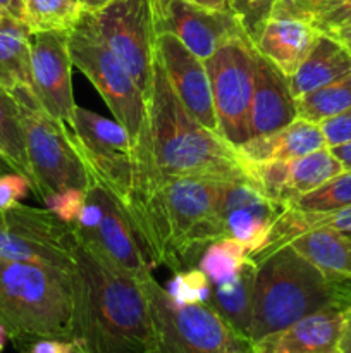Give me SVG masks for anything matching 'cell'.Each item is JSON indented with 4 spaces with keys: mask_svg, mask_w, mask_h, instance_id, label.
Returning <instances> with one entry per match:
<instances>
[{
    "mask_svg": "<svg viewBox=\"0 0 351 353\" xmlns=\"http://www.w3.org/2000/svg\"><path fill=\"white\" fill-rule=\"evenodd\" d=\"M0 324L10 340H72L71 272L31 262L0 261Z\"/></svg>",
    "mask_w": 351,
    "mask_h": 353,
    "instance_id": "4",
    "label": "cell"
},
{
    "mask_svg": "<svg viewBox=\"0 0 351 353\" xmlns=\"http://www.w3.org/2000/svg\"><path fill=\"white\" fill-rule=\"evenodd\" d=\"M140 283L151 323L147 353H255L253 341L234 330L210 303L178 305L153 274Z\"/></svg>",
    "mask_w": 351,
    "mask_h": 353,
    "instance_id": "6",
    "label": "cell"
},
{
    "mask_svg": "<svg viewBox=\"0 0 351 353\" xmlns=\"http://www.w3.org/2000/svg\"><path fill=\"white\" fill-rule=\"evenodd\" d=\"M210 286L209 278L198 268H189L174 272L164 288L178 305H189L209 302Z\"/></svg>",
    "mask_w": 351,
    "mask_h": 353,
    "instance_id": "32",
    "label": "cell"
},
{
    "mask_svg": "<svg viewBox=\"0 0 351 353\" xmlns=\"http://www.w3.org/2000/svg\"><path fill=\"white\" fill-rule=\"evenodd\" d=\"M339 0H275L270 19H298L315 26L317 21Z\"/></svg>",
    "mask_w": 351,
    "mask_h": 353,
    "instance_id": "33",
    "label": "cell"
},
{
    "mask_svg": "<svg viewBox=\"0 0 351 353\" xmlns=\"http://www.w3.org/2000/svg\"><path fill=\"white\" fill-rule=\"evenodd\" d=\"M198 6L210 7V9H219V10H233V0H189Z\"/></svg>",
    "mask_w": 351,
    "mask_h": 353,
    "instance_id": "44",
    "label": "cell"
},
{
    "mask_svg": "<svg viewBox=\"0 0 351 353\" xmlns=\"http://www.w3.org/2000/svg\"><path fill=\"white\" fill-rule=\"evenodd\" d=\"M9 171H14V168L6 161V159L2 157V155H0V174H3V172H9Z\"/></svg>",
    "mask_w": 351,
    "mask_h": 353,
    "instance_id": "47",
    "label": "cell"
},
{
    "mask_svg": "<svg viewBox=\"0 0 351 353\" xmlns=\"http://www.w3.org/2000/svg\"><path fill=\"white\" fill-rule=\"evenodd\" d=\"M251 341L291 326L296 321L337 303L336 278H329L291 245L257 262Z\"/></svg>",
    "mask_w": 351,
    "mask_h": 353,
    "instance_id": "5",
    "label": "cell"
},
{
    "mask_svg": "<svg viewBox=\"0 0 351 353\" xmlns=\"http://www.w3.org/2000/svg\"><path fill=\"white\" fill-rule=\"evenodd\" d=\"M248 162L292 161L327 147V140L319 123L296 117L291 124L274 133L255 137L236 147Z\"/></svg>",
    "mask_w": 351,
    "mask_h": 353,
    "instance_id": "21",
    "label": "cell"
},
{
    "mask_svg": "<svg viewBox=\"0 0 351 353\" xmlns=\"http://www.w3.org/2000/svg\"><path fill=\"white\" fill-rule=\"evenodd\" d=\"M0 155L14 168L31 179L30 162L26 154L23 119L16 99L0 85Z\"/></svg>",
    "mask_w": 351,
    "mask_h": 353,
    "instance_id": "27",
    "label": "cell"
},
{
    "mask_svg": "<svg viewBox=\"0 0 351 353\" xmlns=\"http://www.w3.org/2000/svg\"><path fill=\"white\" fill-rule=\"evenodd\" d=\"M155 33H171L198 59H209L231 38L246 34L233 10L198 6L189 0H153Z\"/></svg>",
    "mask_w": 351,
    "mask_h": 353,
    "instance_id": "13",
    "label": "cell"
},
{
    "mask_svg": "<svg viewBox=\"0 0 351 353\" xmlns=\"http://www.w3.org/2000/svg\"><path fill=\"white\" fill-rule=\"evenodd\" d=\"M71 281L72 340L81 353L148 352L150 312L138 279L78 238Z\"/></svg>",
    "mask_w": 351,
    "mask_h": 353,
    "instance_id": "2",
    "label": "cell"
},
{
    "mask_svg": "<svg viewBox=\"0 0 351 353\" xmlns=\"http://www.w3.org/2000/svg\"><path fill=\"white\" fill-rule=\"evenodd\" d=\"M320 128H322L329 148L351 141V107L330 119L322 121Z\"/></svg>",
    "mask_w": 351,
    "mask_h": 353,
    "instance_id": "37",
    "label": "cell"
},
{
    "mask_svg": "<svg viewBox=\"0 0 351 353\" xmlns=\"http://www.w3.org/2000/svg\"><path fill=\"white\" fill-rule=\"evenodd\" d=\"M23 353H81V348L74 340L41 338V340L28 343L23 348Z\"/></svg>",
    "mask_w": 351,
    "mask_h": 353,
    "instance_id": "39",
    "label": "cell"
},
{
    "mask_svg": "<svg viewBox=\"0 0 351 353\" xmlns=\"http://www.w3.org/2000/svg\"><path fill=\"white\" fill-rule=\"evenodd\" d=\"M339 353H351V309L344 310V326L341 333Z\"/></svg>",
    "mask_w": 351,
    "mask_h": 353,
    "instance_id": "40",
    "label": "cell"
},
{
    "mask_svg": "<svg viewBox=\"0 0 351 353\" xmlns=\"http://www.w3.org/2000/svg\"><path fill=\"white\" fill-rule=\"evenodd\" d=\"M320 33H334V31L351 28V0H339L330 7L315 24Z\"/></svg>",
    "mask_w": 351,
    "mask_h": 353,
    "instance_id": "38",
    "label": "cell"
},
{
    "mask_svg": "<svg viewBox=\"0 0 351 353\" xmlns=\"http://www.w3.org/2000/svg\"><path fill=\"white\" fill-rule=\"evenodd\" d=\"M76 231L48 209L19 203L0 210V261L31 262L71 272Z\"/></svg>",
    "mask_w": 351,
    "mask_h": 353,
    "instance_id": "11",
    "label": "cell"
},
{
    "mask_svg": "<svg viewBox=\"0 0 351 353\" xmlns=\"http://www.w3.org/2000/svg\"><path fill=\"white\" fill-rule=\"evenodd\" d=\"M0 14H9L16 19H24L23 2L21 0H0Z\"/></svg>",
    "mask_w": 351,
    "mask_h": 353,
    "instance_id": "41",
    "label": "cell"
},
{
    "mask_svg": "<svg viewBox=\"0 0 351 353\" xmlns=\"http://www.w3.org/2000/svg\"><path fill=\"white\" fill-rule=\"evenodd\" d=\"M330 37H334L336 40H339L341 43L344 45L348 52L351 55V28H346V30H339V31H334V33H329Z\"/></svg>",
    "mask_w": 351,
    "mask_h": 353,
    "instance_id": "45",
    "label": "cell"
},
{
    "mask_svg": "<svg viewBox=\"0 0 351 353\" xmlns=\"http://www.w3.org/2000/svg\"><path fill=\"white\" fill-rule=\"evenodd\" d=\"M31 76L38 102L54 119L71 126L76 102L72 93V59L67 31L31 33Z\"/></svg>",
    "mask_w": 351,
    "mask_h": 353,
    "instance_id": "14",
    "label": "cell"
},
{
    "mask_svg": "<svg viewBox=\"0 0 351 353\" xmlns=\"http://www.w3.org/2000/svg\"><path fill=\"white\" fill-rule=\"evenodd\" d=\"M88 192H92L102 205V219L89 231H78L72 226L79 240L98 250L103 257L138 281L148 278L153 269L145 257L140 238L123 203L95 178H92Z\"/></svg>",
    "mask_w": 351,
    "mask_h": 353,
    "instance_id": "16",
    "label": "cell"
},
{
    "mask_svg": "<svg viewBox=\"0 0 351 353\" xmlns=\"http://www.w3.org/2000/svg\"><path fill=\"white\" fill-rule=\"evenodd\" d=\"M148 105V150L162 176L248 179L236 147L200 124L178 99L155 52Z\"/></svg>",
    "mask_w": 351,
    "mask_h": 353,
    "instance_id": "3",
    "label": "cell"
},
{
    "mask_svg": "<svg viewBox=\"0 0 351 353\" xmlns=\"http://www.w3.org/2000/svg\"><path fill=\"white\" fill-rule=\"evenodd\" d=\"M248 257L250 254L241 241L224 236L203 250L196 268L209 278L210 285H217L233 278Z\"/></svg>",
    "mask_w": 351,
    "mask_h": 353,
    "instance_id": "30",
    "label": "cell"
},
{
    "mask_svg": "<svg viewBox=\"0 0 351 353\" xmlns=\"http://www.w3.org/2000/svg\"><path fill=\"white\" fill-rule=\"evenodd\" d=\"M275 0H233V12L243 24L244 31L253 43H257L262 30L270 19V10Z\"/></svg>",
    "mask_w": 351,
    "mask_h": 353,
    "instance_id": "34",
    "label": "cell"
},
{
    "mask_svg": "<svg viewBox=\"0 0 351 353\" xmlns=\"http://www.w3.org/2000/svg\"><path fill=\"white\" fill-rule=\"evenodd\" d=\"M351 205V169H344L319 188L299 196L291 209L303 212H329Z\"/></svg>",
    "mask_w": 351,
    "mask_h": 353,
    "instance_id": "31",
    "label": "cell"
},
{
    "mask_svg": "<svg viewBox=\"0 0 351 353\" xmlns=\"http://www.w3.org/2000/svg\"><path fill=\"white\" fill-rule=\"evenodd\" d=\"M257 269V262L248 257L246 262L237 269L233 278L210 286V299L206 302L234 330H237L248 338L251 336V323H253Z\"/></svg>",
    "mask_w": 351,
    "mask_h": 353,
    "instance_id": "24",
    "label": "cell"
},
{
    "mask_svg": "<svg viewBox=\"0 0 351 353\" xmlns=\"http://www.w3.org/2000/svg\"><path fill=\"white\" fill-rule=\"evenodd\" d=\"M69 131L89 176L124 205L133 190L138 165L134 143L126 128L116 119L76 107Z\"/></svg>",
    "mask_w": 351,
    "mask_h": 353,
    "instance_id": "10",
    "label": "cell"
},
{
    "mask_svg": "<svg viewBox=\"0 0 351 353\" xmlns=\"http://www.w3.org/2000/svg\"><path fill=\"white\" fill-rule=\"evenodd\" d=\"M296 117V100L289 88V78L258 54L250 110V138L282 130Z\"/></svg>",
    "mask_w": 351,
    "mask_h": 353,
    "instance_id": "20",
    "label": "cell"
},
{
    "mask_svg": "<svg viewBox=\"0 0 351 353\" xmlns=\"http://www.w3.org/2000/svg\"><path fill=\"white\" fill-rule=\"evenodd\" d=\"M343 326L344 309L326 307L255 341V353H339Z\"/></svg>",
    "mask_w": 351,
    "mask_h": 353,
    "instance_id": "19",
    "label": "cell"
},
{
    "mask_svg": "<svg viewBox=\"0 0 351 353\" xmlns=\"http://www.w3.org/2000/svg\"><path fill=\"white\" fill-rule=\"evenodd\" d=\"M23 23L31 33L38 31H69L81 17L78 0H21Z\"/></svg>",
    "mask_w": 351,
    "mask_h": 353,
    "instance_id": "29",
    "label": "cell"
},
{
    "mask_svg": "<svg viewBox=\"0 0 351 353\" xmlns=\"http://www.w3.org/2000/svg\"><path fill=\"white\" fill-rule=\"evenodd\" d=\"M292 248L329 278L351 279V236L320 228L291 241Z\"/></svg>",
    "mask_w": 351,
    "mask_h": 353,
    "instance_id": "26",
    "label": "cell"
},
{
    "mask_svg": "<svg viewBox=\"0 0 351 353\" xmlns=\"http://www.w3.org/2000/svg\"><path fill=\"white\" fill-rule=\"evenodd\" d=\"M351 72V55L339 40L320 33L308 57L289 76V88L295 100L305 93L319 90Z\"/></svg>",
    "mask_w": 351,
    "mask_h": 353,
    "instance_id": "23",
    "label": "cell"
},
{
    "mask_svg": "<svg viewBox=\"0 0 351 353\" xmlns=\"http://www.w3.org/2000/svg\"><path fill=\"white\" fill-rule=\"evenodd\" d=\"M319 37L320 31L305 21L268 19L255 47L289 78L308 57Z\"/></svg>",
    "mask_w": 351,
    "mask_h": 353,
    "instance_id": "22",
    "label": "cell"
},
{
    "mask_svg": "<svg viewBox=\"0 0 351 353\" xmlns=\"http://www.w3.org/2000/svg\"><path fill=\"white\" fill-rule=\"evenodd\" d=\"M112 2H116V0H78L83 12H98V10L110 6Z\"/></svg>",
    "mask_w": 351,
    "mask_h": 353,
    "instance_id": "43",
    "label": "cell"
},
{
    "mask_svg": "<svg viewBox=\"0 0 351 353\" xmlns=\"http://www.w3.org/2000/svg\"><path fill=\"white\" fill-rule=\"evenodd\" d=\"M257 61L258 50L248 34L231 38L203 61L212 88L219 134L233 147L250 140Z\"/></svg>",
    "mask_w": 351,
    "mask_h": 353,
    "instance_id": "9",
    "label": "cell"
},
{
    "mask_svg": "<svg viewBox=\"0 0 351 353\" xmlns=\"http://www.w3.org/2000/svg\"><path fill=\"white\" fill-rule=\"evenodd\" d=\"M10 93L21 110L33 190L41 199L67 188L88 192L92 178L72 143L67 124L45 112L33 90Z\"/></svg>",
    "mask_w": 351,
    "mask_h": 353,
    "instance_id": "7",
    "label": "cell"
},
{
    "mask_svg": "<svg viewBox=\"0 0 351 353\" xmlns=\"http://www.w3.org/2000/svg\"><path fill=\"white\" fill-rule=\"evenodd\" d=\"M351 107V72L319 90L296 99L298 117L312 123H322Z\"/></svg>",
    "mask_w": 351,
    "mask_h": 353,
    "instance_id": "28",
    "label": "cell"
},
{
    "mask_svg": "<svg viewBox=\"0 0 351 353\" xmlns=\"http://www.w3.org/2000/svg\"><path fill=\"white\" fill-rule=\"evenodd\" d=\"M33 183L23 172L9 171L0 174V210L12 209L26 199Z\"/></svg>",
    "mask_w": 351,
    "mask_h": 353,
    "instance_id": "36",
    "label": "cell"
},
{
    "mask_svg": "<svg viewBox=\"0 0 351 353\" xmlns=\"http://www.w3.org/2000/svg\"><path fill=\"white\" fill-rule=\"evenodd\" d=\"M286 209L265 196L248 179L227 183L224 195L226 236L241 241L251 257L264 250L275 221Z\"/></svg>",
    "mask_w": 351,
    "mask_h": 353,
    "instance_id": "18",
    "label": "cell"
},
{
    "mask_svg": "<svg viewBox=\"0 0 351 353\" xmlns=\"http://www.w3.org/2000/svg\"><path fill=\"white\" fill-rule=\"evenodd\" d=\"M31 31L23 21L0 14V85L9 92L33 90Z\"/></svg>",
    "mask_w": 351,
    "mask_h": 353,
    "instance_id": "25",
    "label": "cell"
},
{
    "mask_svg": "<svg viewBox=\"0 0 351 353\" xmlns=\"http://www.w3.org/2000/svg\"><path fill=\"white\" fill-rule=\"evenodd\" d=\"M330 152L339 159L344 169H351V141L343 145H336V147H330Z\"/></svg>",
    "mask_w": 351,
    "mask_h": 353,
    "instance_id": "42",
    "label": "cell"
},
{
    "mask_svg": "<svg viewBox=\"0 0 351 353\" xmlns=\"http://www.w3.org/2000/svg\"><path fill=\"white\" fill-rule=\"evenodd\" d=\"M86 14L100 40L119 59L148 99L157 43L153 0H116L98 12Z\"/></svg>",
    "mask_w": 351,
    "mask_h": 353,
    "instance_id": "12",
    "label": "cell"
},
{
    "mask_svg": "<svg viewBox=\"0 0 351 353\" xmlns=\"http://www.w3.org/2000/svg\"><path fill=\"white\" fill-rule=\"evenodd\" d=\"M67 45L72 65L95 86L114 119L126 128L134 147L140 145L148 133L147 99L119 59L100 40L86 12H81L76 26L67 31Z\"/></svg>",
    "mask_w": 351,
    "mask_h": 353,
    "instance_id": "8",
    "label": "cell"
},
{
    "mask_svg": "<svg viewBox=\"0 0 351 353\" xmlns=\"http://www.w3.org/2000/svg\"><path fill=\"white\" fill-rule=\"evenodd\" d=\"M136 150V176L124 203L151 269L172 272L196 268L203 250L226 236L224 195L227 183L162 176L148 150V134Z\"/></svg>",
    "mask_w": 351,
    "mask_h": 353,
    "instance_id": "1",
    "label": "cell"
},
{
    "mask_svg": "<svg viewBox=\"0 0 351 353\" xmlns=\"http://www.w3.org/2000/svg\"><path fill=\"white\" fill-rule=\"evenodd\" d=\"M43 202L47 203V209L62 223L74 226L78 221L79 212L86 202V190L67 188L61 192L48 193L43 196Z\"/></svg>",
    "mask_w": 351,
    "mask_h": 353,
    "instance_id": "35",
    "label": "cell"
},
{
    "mask_svg": "<svg viewBox=\"0 0 351 353\" xmlns=\"http://www.w3.org/2000/svg\"><path fill=\"white\" fill-rule=\"evenodd\" d=\"M155 52L184 109L206 130L219 134V123L205 62L171 33L157 34Z\"/></svg>",
    "mask_w": 351,
    "mask_h": 353,
    "instance_id": "17",
    "label": "cell"
},
{
    "mask_svg": "<svg viewBox=\"0 0 351 353\" xmlns=\"http://www.w3.org/2000/svg\"><path fill=\"white\" fill-rule=\"evenodd\" d=\"M243 169L251 185L284 207H291L299 196L313 192L344 171L341 161L330 152V148H320L292 161L258 164L243 159Z\"/></svg>",
    "mask_w": 351,
    "mask_h": 353,
    "instance_id": "15",
    "label": "cell"
},
{
    "mask_svg": "<svg viewBox=\"0 0 351 353\" xmlns=\"http://www.w3.org/2000/svg\"><path fill=\"white\" fill-rule=\"evenodd\" d=\"M7 340H9V333H7L6 327L0 324V352H3V348H6Z\"/></svg>",
    "mask_w": 351,
    "mask_h": 353,
    "instance_id": "46",
    "label": "cell"
}]
</instances>
